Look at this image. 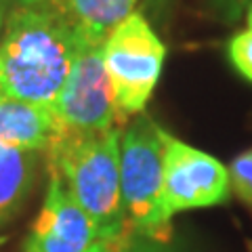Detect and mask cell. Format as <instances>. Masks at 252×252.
<instances>
[{"instance_id": "cell-17", "label": "cell", "mask_w": 252, "mask_h": 252, "mask_svg": "<svg viewBox=\"0 0 252 252\" xmlns=\"http://www.w3.org/2000/svg\"><path fill=\"white\" fill-rule=\"evenodd\" d=\"M17 2H46V4H55L59 0H17Z\"/></svg>"}, {"instance_id": "cell-19", "label": "cell", "mask_w": 252, "mask_h": 252, "mask_svg": "<svg viewBox=\"0 0 252 252\" xmlns=\"http://www.w3.org/2000/svg\"><path fill=\"white\" fill-rule=\"evenodd\" d=\"M6 242V238H0V246H2V244Z\"/></svg>"}, {"instance_id": "cell-18", "label": "cell", "mask_w": 252, "mask_h": 252, "mask_svg": "<svg viewBox=\"0 0 252 252\" xmlns=\"http://www.w3.org/2000/svg\"><path fill=\"white\" fill-rule=\"evenodd\" d=\"M246 23H248V30H252V4L248 6V11H246Z\"/></svg>"}, {"instance_id": "cell-4", "label": "cell", "mask_w": 252, "mask_h": 252, "mask_svg": "<svg viewBox=\"0 0 252 252\" xmlns=\"http://www.w3.org/2000/svg\"><path fill=\"white\" fill-rule=\"evenodd\" d=\"M166 46L141 13L128 15L103 44V63L124 118L145 112L162 76Z\"/></svg>"}, {"instance_id": "cell-5", "label": "cell", "mask_w": 252, "mask_h": 252, "mask_svg": "<svg viewBox=\"0 0 252 252\" xmlns=\"http://www.w3.org/2000/svg\"><path fill=\"white\" fill-rule=\"evenodd\" d=\"M51 107L57 137L97 135L126 122L114 99L103 63V46H82Z\"/></svg>"}, {"instance_id": "cell-3", "label": "cell", "mask_w": 252, "mask_h": 252, "mask_svg": "<svg viewBox=\"0 0 252 252\" xmlns=\"http://www.w3.org/2000/svg\"><path fill=\"white\" fill-rule=\"evenodd\" d=\"M164 130L145 112L120 139V187L130 231L139 240L170 242L172 219L164 208Z\"/></svg>"}, {"instance_id": "cell-9", "label": "cell", "mask_w": 252, "mask_h": 252, "mask_svg": "<svg viewBox=\"0 0 252 252\" xmlns=\"http://www.w3.org/2000/svg\"><path fill=\"white\" fill-rule=\"evenodd\" d=\"M139 0H59L53 6L65 15L84 46H103L107 36L135 13Z\"/></svg>"}, {"instance_id": "cell-15", "label": "cell", "mask_w": 252, "mask_h": 252, "mask_svg": "<svg viewBox=\"0 0 252 252\" xmlns=\"http://www.w3.org/2000/svg\"><path fill=\"white\" fill-rule=\"evenodd\" d=\"M126 250H128V248H126ZM126 250H116V248L107 246V244H103V242H97V244H93V246L86 252H126Z\"/></svg>"}, {"instance_id": "cell-16", "label": "cell", "mask_w": 252, "mask_h": 252, "mask_svg": "<svg viewBox=\"0 0 252 252\" xmlns=\"http://www.w3.org/2000/svg\"><path fill=\"white\" fill-rule=\"evenodd\" d=\"M2 23H4V2L2 0H0V34H2Z\"/></svg>"}, {"instance_id": "cell-20", "label": "cell", "mask_w": 252, "mask_h": 252, "mask_svg": "<svg viewBox=\"0 0 252 252\" xmlns=\"http://www.w3.org/2000/svg\"><path fill=\"white\" fill-rule=\"evenodd\" d=\"M128 248H130V246H128ZM126 252H128V250H126Z\"/></svg>"}, {"instance_id": "cell-11", "label": "cell", "mask_w": 252, "mask_h": 252, "mask_svg": "<svg viewBox=\"0 0 252 252\" xmlns=\"http://www.w3.org/2000/svg\"><path fill=\"white\" fill-rule=\"evenodd\" d=\"M227 170H229L231 193L244 208L252 212V147L235 156Z\"/></svg>"}, {"instance_id": "cell-6", "label": "cell", "mask_w": 252, "mask_h": 252, "mask_svg": "<svg viewBox=\"0 0 252 252\" xmlns=\"http://www.w3.org/2000/svg\"><path fill=\"white\" fill-rule=\"evenodd\" d=\"M231 195L229 170L204 149L164 132V208L177 212L225 204Z\"/></svg>"}, {"instance_id": "cell-12", "label": "cell", "mask_w": 252, "mask_h": 252, "mask_svg": "<svg viewBox=\"0 0 252 252\" xmlns=\"http://www.w3.org/2000/svg\"><path fill=\"white\" fill-rule=\"evenodd\" d=\"M227 59L244 80L252 82V30H242L227 40Z\"/></svg>"}, {"instance_id": "cell-13", "label": "cell", "mask_w": 252, "mask_h": 252, "mask_svg": "<svg viewBox=\"0 0 252 252\" xmlns=\"http://www.w3.org/2000/svg\"><path fill=\"white\" fill-rule=\"evenodd\" d=\"M204 2L208 4V9L217 19L225 23H235L242 15H246L252 0H204Z\"/></svg>"}, {"instance_id": "cell-10", "label": "cell", "mask_w": 252, "mask_h": 252, "mask_svg": "<svg viewBox=\"0 0 252 252\" xmlns=\"http://www.w3.org/2000/svg\"><path fill=\"white\" fill-rule=\"evenodd\" d=\"M42 152L0 143V225L11 220L34 187Z\"/></svg>"}, {"instance_id": "cell-2", "label": "cell", "mask_w": 252, "mask_h": 252, "mask_svg": "<svg viewBox=\"0 0 252 252\" xmlns=\"http://www.w3.org/2000/svg\"><path fill=\"white\" fill-rule=\"evenodd\" d=\"M122 126L82 137H57L46 149V166L53 168L84 208L97 229L99 242L126 250L137 238L124 212L120 187Z\"/></svg>"}, {"instance_id": "cell-8", "label": "cell", "mask_w": 252, "mask_h": 252, "mask_svg": "<svg viewBox=\"0 0 252 252\" xmlns=\"http://www.w3.org/2000/svg\"><path fill=\"white\" fill-rule=\"evenodd\" d=\"M55 139L57 122L51 105L30 103L0 93V143L46 154Z\"/></svg>"}, {"instance_id": "cell-1", "label": "cell", "mask_w": 252, "mask_h": 252, "mask_svg": "<svg viewBox=\"0 0 252 252\" xmlns=\"http://www.w3.org/2000/svg\"><path fill=\"white\" fill-rule=\"evenodd\" d=\"M82 46L57 6L17 2L0 34V93L53 105Z\"/></svg>"}, {"instance_id": "cell-7", "label": "cell", "mask_w": 252, "mask_h": 252, "mask_svg": "<svg viewBox=\"0 0 252 252\" xmlns=\"http://www.w3.org/2000/svg\"><path fill=\"white\" fill-rule=\"evenodd\" d=\"M49 170V187L23 244V252H86L99 242L97 229L84 208L74 200L69 189L53 168Z\"/></svg>"}, {"instance_id": "cell-14", "label": "cell", "mask_w": 252, "mask_h": 252, "mask_svg": "<svg viewBox=\"0 0 252 252\" xmlns=\"http://www.w3.org/2000/svg\"><path fill=\"white\" fill-rule=\"evenodd\" d=\"M128 252H185L183 248L172 246L170 242H149V240H135L130 244Z\"/></svg>"}]
</instances>
